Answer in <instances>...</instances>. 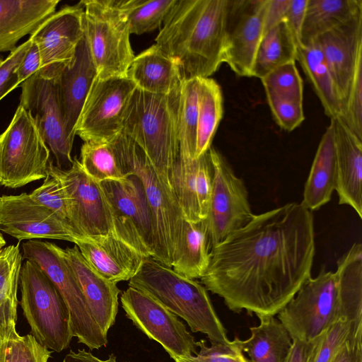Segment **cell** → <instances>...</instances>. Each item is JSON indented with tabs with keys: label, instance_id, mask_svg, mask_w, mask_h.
<instances>
[{
	"label": "cell",
	"instance_id": "1",
	"mask_svg": "<svg viewBox=\"0 0 362 362\" xmlns=\"http://www.w3.org/2000/svg\"><path fill=\"white\" fill-rule=\"evenodd\" d=\"M315 254L312 211L288 203L255 214L213 247L201 282L233 312L275 316L311 277Z\"/></svg>",
	"mask_w": 362,
	"mask_h": 362
},
{
	"label": "cell",
	"instance_id": "2",
	"mask_svg": "<svg viewBox=\"0 0 362 362\" xmlns=\"http://www.w3.org/2000/svg\"><path fill=\"white\" fill-rule=\"evenodd\" d=\"M228 0H175L156 44L184 78H208L223 63Z\"/></svg>",
	"mask_w": 362,
	"mask_h": 362
},
{
	"label": "cell",
	"instance_id": "3",
	"mask_svg": "<svg viewBox=\"0 0 362 362\" xmlns=\"http://www.w3.org/2000/svg\"><path fill=\"white\" fill-rule=\"evenodd\" d=\"M180 88L166 95L136 88L126 108L121 131L144 150L171 190L170 172L180 156Z\"/></svg>",
	"mask_w": 362,
	"mask_h": 362
},
{
	"label": "cell",
	"instance_id": "4",
	"mask_svg": "<svg viewBox=\"0 0 362 362\" xmlns=\"http://www.w3.org/2000/svg\"><path fill=\"white\" fill-rule=\"evenodd\" d=\"M129 286L146 293L182 318L192 332L206 334L211 344L230 341L207 290L197 281L183 276L148 257L129 281Z\"/></svg>",
	"mask_w": 362,
	"mask_h": 362
},
{
	"label": "cell",
	"instance_id": "5",
	"mask_svg": "<svg viewBox=\"0 0 362 362\" xmlns=\"http://www.w3.org/2000/svg\"><path fill=\"white\" fill-rule=\"evenodd\" d=\"M109 144L123 174L137 176L144 185L153 221L151 257L172 268L184 219L173 191L163 182L144 150L129 136L121 132Z\"/></svg>",
	"mask_w": 362,
	"mask_h": 362
},
{
	"label": "cell",
	"instance_id": "6",
	"mask_svg": "<svg viewBox=\"0 0 362 362\" xmlns=\"http://www.w3.org/2000/svg\"><path fill=\"white\" fill-rule=\"evenodd\" d=\"M19 286L21 305L31 334L47 349L61 352L74 337L69 308L59 291L39 265L25 259Z\"/></svg>",
	"mask_w": 362,
	"mask_h": 362
},
{
	"label": "cell",
	"instance_id": "7",
	"mask_svg": "<svg viewBox=\"0 0 362 362\" xmlns=\"http://www.w3.org/2000/svg\"><path fill=\"white\" fill-rule=\"evenodd\" d=\"M343 267L338 259L335 272L324 267L310 277L277 314L292 340L309 341L339 320Z\"/></svg>",
	"mask_w": 362,
	"mask_h": 362
},
{
	"label": "cell",
	"instance_id": "8",
	"mask_svg": "<svg viewBox=\"0 0 362 362\" xmlns=\"http://www.w3.org/2000/svg\"><path fill=\"white\" fill-rule=\"evenodd\" d=\"M84 37L98 78L127 76L134 58L127 19L117 0H83Z\"/></svg>",
	"mask_w": 362,
	"mask_h": 362
},
{
	"label": "cell",
	"instance_id": "9",
	"mask_svg": "<svg viewBox=\"0 0 362 362\" xmlns=\"http://www.w3.org/2000/svg\"><path fill=\"white\" fill-rule=\"evenodd\" d=\"M23 259L37 263L55 285L70 313L74 337L89 349H99L107 344L105 336L93 319L71 268L64 250L54 243L29 240L22 245Z\"/></svg>",
	"mask_w": 362,
	"mask_h": 362
},
{
	"label": "cell",
	"instance_id": "10",
	"mask_svg": "<svg viewBox=\"0 0 362 362\" xmlns=\"http://www.w3.org/2000/svg\"><path fill=\"white\" fill-rule=\"evenodd\" d=\"M0 135L1 185L18 188L46 177L50 151L27 110L19 105Z\"/></svg>",
	"mask_w": 362,
	"mask_h": 362
},
{
	"label": "cell",
	"instance_id": "11",
	"mask_svg": "<svg viewBox=\"0 0 362 362\" xmlns=\"http://www.w3.org/2000/svg\"><path fill=\"white\" fill-rule=\"evenodd\" d=\"M62 71L40 69L21 87L20 105L34 118L39 130L53 153L57 166H71L74 141L68 136L59 86Z\"/></svg>",
	"mask_w": 362,
	"mask_h": 362
},
{
	"label": "cell",
	"instance_id": "12",
	"mask_svg": "<svg viewBox=\"0 0 362 362\" xmlns=\"http://www.w3.org/2000/svg\"><path fill=\"white\" fill-rule=\"evenodd\" d=\"M110 211L114 233L145 257L153 253L151 212L144 185L134 175L99 182Z\"/></svg>",
	"mask_w": 362,
	"mask_h": 362
},
{
	"label": "cell",
	"instance_id": "13",
	"mask_svg": "<svg viewBox=\"0 0 362 362\" xmlns=\"http://www.w3.org/2000/svg\"><path fill=\"white\" fill-rule=\"evenodd\" d=\"M47 173L62 183L69 204V219L83 238L114 235V226L100 183L88 176L77 158L68 169H61L49 161Z\"/></svg>",
	"mask_w": 362,
	"mask_h": 362
},
{
	"label": "cell",
	"instance_id": "14",
	"mask_svg": "<svg viewBox=\"0 0 362 362\" xmlns=\"http://www.w3.org/2000/svg\"><path fill=\"white\" fill-rule=\"evenodd\" d=\"M136 88L128 76L97 77L80 113L75 134L84 142L110 143L122 131L124 112Z\"/></svg>",
	"mask_w": 362,
	"mask_h": 362
},
{
	"label": "cell",
	"instance_id": "15",
	"mask_svg": "<svg viewBox=\"0 0 362 362\" xmlns=\"http://www.w3.org/2000/svg\"><path fill=\"white\" fill-rule=\"evenodd\" d=\"M213 167L206 223L211 248L229 234L245 226L254 216L243 181L237 177L222 154L209 149Z\"/></svg>",
	"mask_w": 362,
	"mask_h": 362
},
{
	"label": "cell",
	"instance_id": "16",
	"mask_svg": "<svg viewBox=\"0 0 362 362\" xmlns=\"http://www.w3.org/2000/svg\"><path fill=\"white\" fill-rule=\"evenodd\" d=\"M120 300L126 316L149 339L158 342L173 360L197 354L198 341L194 337L158 300L129 286Z\"/></svg>",
	"mask_w": 362,
	"mask_h": 362
},
{
	"label": "cell",
	"instance_id": "17",
	"mask_svg": "<svg viewBox=\"0 0 362 362\" xmlns=\"http://www.w3.org/2000/svg\"><path fill=\"white\" fill-rule=\"evenodd\" d=\"M0 230L18 241L47 238L76 244L85 239L70 223L25 192L0 197Z\"/></svg>",
	"mask_w": 362,
	"mask_h": 362
},
{
	"label": "cell",
	"instance_id": "18",
	"mask_svg": "<svg viewBox=\"0 0 362 362\" xmlns=\"http://www.w3.org/2000/svg\"><path fill=\"white\" fill-rule=\"evenodd\" d=\"M267 0H228L223 62L240 76L252 77V68L264 34Z\"/></svg>",
	"mask_w": 362,
	"mask_h": 362
},
{
	"label": "cell",
	"instance_id": "19",
	"mask_svg": "<svg viewBox=\"0 0 362 362\" xmlns=\"http://www.w3.org/2000/svg\"><path fill=\"white\" fill-rule=\"evenodd\" d=\"M84 35V6L81 1L66 6L46 18L30 35L37 46L40 69L68 65Z\"/></svg>",
	"mask_w": 362,
	"mask_h": 362
},
{
	"label": "cell",
	"instance_id": "20",
	"mask_svg": "<svg viewBox=\"0 0 362 362\" xmlns=\"http://www.w3.org/2000/svg\"><path fill=\"white\" fill-rule=\"evenodd\" d=\"M341 105V114L357 64L362 59V13L317 37Z\"/></svg>",
	"mask_w": 362,
	"mask_h": 362
},
{
	"label": "cell",
	"instance_id": "21",
	"mask_svg": "<svg viewBox=\"0 0 362 362\" xmlns=\"http://www.w3.org/2000/svg\"><path fill=\"white\" fill-rule=\"evenodd\" d=\"M212 177L209 151L195 159L179 156L170 172V180L185 219L192 222L206 219Z\"/></svg>",
	"mask_w": 362,
	"mask_h": 362
},
{
	"label": "cell",
	"instance_id": "22",
	"mask_svg": "<svg viewBox=\"0 0 362 362\" xmlns=\"http://www.w3.org/2000/svg\"><path fill=\"white\" fill-rule=\"evenodd\" d=\"M74 245L94 270L116 284L134 277L146 258L114 235L87 238Z\"/></svg>",
	"mask_w": 362,
	"mask_h": 362
},
{
	"label": "cell",
	"instance_id": "23",
	"mask_svg": "<svg viewBox=\"0 0 362 362\" xmlns=\"http://www.w3.org/2000/svg\"><path fill=\"white\" fill-rule=\"evenodd\" d=\"M64 252L93 319L107 336L115 322L121 291L116 283L103 278L87 263L76 245Z\"/></svg>",
	"mask_w": 362,
	"mask_h": 362
},
{
	"label": "cell",
	"instance_id": "24",
	"mask_svg": "<svg viewBox=\"0 0 362 362\" xmlns=\"http://www.w3.org/2000/svg\"><path fill=\"white\" fill-rule=\"evenodd\" d=\"M330 122L337 153L335 190L339 204L351 206L362 218V140L347 127L340 117L332 118Z\"/></svg>",
	"mask_w": 362,
	"mask_h": 362
},
{
	"label": "cell",
	"instance_id": "25",
	"mask_svg": "<svg viewBox=\"0 0 362 362\" xmlns=\"http://www.w3.org/2000/svg\"><path fill=\"white\" fill-rule=\"evenodd\" d=\"M97 76L96 68L83 35L77 46L73 60L62 68L59 76L65 129L68 136L73 141L78 119Z\"/></svg>",
	"mask_w": 362,
	"mask_h": 362
},
{
	"label": "cell",
	"instance_id": "26",
	"mask_svg": "<svg viewBox=\"0 0 362 362\" xmlns=\"http://www.w3.org/2000/svg\"><path fill=\"white\" fill-rule=\"evenodd\" d=\"M59 0H0V52H12L56 11Z\"/></svg>",
	"mask_w": 362,
	"mask_h": 362
},
{
	"label": "cell",
	"instance_id": "27",
	"mask_svg": "<svg viewBox=\"0 0 362 362\" xmlns=\"http://www.w3.org/2000/svg\"><path fill=\"white\" fill-rule=\"evenodd\" d=\"M127 76L136 88L163 95L178 89L184 78L177 60L170 57L156 44L134 57Z\"/></svg>",
	"mask_w": 362,
	"mask_h": 362
},
{
	"label": "cell",
	"instance_id": "28",
	"mask_svg": "<svg viewBox=\"0 0 362 362\" xmlns=\"http://www.w3.org/2000/svg\"><path fill=\"white\" fill-rule=\"evenodd\" d=\"M337 153L332 124L322 135L305 184L301 204L310 211L329 202L335 190Z\"/></svg>",
	"mask_w": 362,
	"mask_h": 362
},
{
	"label": "cell",
	"instance_id": "29",
	"mask_svg": "<svg viewBox=\"0 0 362 362\" xmlns=\"http://www.w3.org/2000/svg\"><path fill=\"white\" fill-rule=\"evenodd\" d=\"M211 249L206 220L192 222L184 218L172 269L187 278L200 279L208 267Z\"/></svg>",
	"mask_w": 362,
	"mask_h": 362
},
{
	"label": "cell",
	"instance_id": "30",
	"mask_svg": "<svg viewBox=\"0 0 362 362\" xmlns=\"http://www.w3.org/2000/svg\"><path fill=\"white\" fill-rule=\"evenodd\" d=\"M18 299L0 306V362H47L51 351L31 334L16 329Z\"/></svg>",
	"mask_w": 362,
	"mask_h": 362
},
{
	"label": "cell",
	"instance_id": "31",
	"mask_svg": "<svg viewBox=\"0 0 362 362\" xmlns=\"http://www.w3.org/2000/svg\"><path fill=\"white\" fill-rule=\"evenodd\" d=\"M259 320L257 326L250 327V337L240 339L243 351L250 362H284L293 342L288 332L274 316Z\"/></svg>",
	"mask_w": 362,
	"mask_h": 362
},
{
	"label": "cell",
	"instance_id": "32",
	"mask_svg": "<svg viewBox=\"0 0 362 362\" xmlns=\"http://www.w3.org/2000/svg\"><path fill=\"white\" fill-rule=\"evenodd\" d=\"M362 13V0H308L301 31V45Z\"/></svg>",
	"mask_w": 362,
	"mask_h": 362
},
{
	"label": "cell",
	"instance_id": "33",
	"mask_svg": "<svg viewBox=\"0 0 362 362\" xmlns=\"http://www.w3.org/2000/svg\"><path fill=\"white\" fill-rule=\"evenodd\" d=\"M296 61L300 63L312 84L325 115L330 119L340 117V100L332 76L319 47L315 43L299 46L297 48Z\"/></svg>",
	"mask_w": 362,
	"mask_h": 362
},
{
	"label": "cell",
	"instance_id": "34",
	"mask_svg": "<svg viewBox=\"0 0 362 362\" xmlns=\"http://www.w3.org/2000/svg\"><path fill=\"white\" fill-rule=\"evenodd\" d=\"M297 45L284 21L264 33L255 57L252 76L262 78L276 68L296 61Z\"/></svg>",
	"mask_w": 362,
	"mask_h": 362
},
{
	"label": "cell",
	"instance_id": "35",
	"mask_svg": "<svg viewBox=\"0 0 362 362\" xmlns=\"http://www.w3.org/2000/svg\"><path fill=\"white\" fill-rule=\"evenodd\" d=\"M223 116L221 87L212 78H199L198 117L194 159L209 151Z\"/></svg>",
	"mask_w": 362,
	"mask_h": 362
},
{
	"label": "cell",
	"instance_id": "36",
	"mask_svg": "<svg viewBox=\"0 0 362 362\" xmlns=\"http://www.w3.org/2000/svg\"><path fill=\"white\" fill-rule=\"evenodd\" d=\"M199 78H183L179 110L180 156L194 159L198 117Z\"/></svg>",
	"mask_w": 362,
	"mask_h": 362
},
{
	"label": "cell",
	"instance_id": "37",
	"mask_svg": "<svg viewBox=\"0 0 362 362\" xmlns=\"http://www.w3.org/2000/svg\"><path fill=\"white\" fill-rule=\"evenodd\" d=\"M175 0H119V8L125 15L130 34L141 35L159 28Z\"/></svg>",
	"mask_w": 362,
	"mask_h": 362
},
{
	"label": "cell",
	"instance_id": "38",
	"mask_svg": "<svg viewBox=\"0 0 362 362\" xmlns=\"http://www.w3.org/2000/svg\"><path fill=\"white\" fill-rule=\"evenodd\" d=\"M79 161L86 174L98 182L126 177L109 143L84 142Z\"/></svg>",
	"mask_w": 362,
	"mask_h": 362
},
{
	"label": "cell",
	"instance_id": "39",
	"mask_svg": "<svg viewBox=\"0 0 362 362\" xmlns=\"http://www.w3.org/2000/svg\"><path fill=\"white\" fill-rule=\"evenodd\" d=\"M362 339V330H357L349 322L337 320L319 337L311 362H329L349 339Z\"/></svg>",
	"mask_w": 362,
	"mask_h": 362
},
{
	"label": "cell",
	"instance_id": "40",
	"mask_svg": "<svg viewBox=\"0 0 362 362\" xmlns=\"http://www.w3.org/2000/svg\"><path fill=\"white\" fill-rule=\"evenodd\" d=\"M23 256L19 244L0 250V306L17 298Z\"/></svg>",
	"mask_w": 362,
	"mask_h": 362
},
{
	"label": "cell",
	"instance_id": "41",
	"mask_svg": "<svg viewBox=\"0 0 362 362\" xmlns=\"http://www.w3.org/2000/svg\"><path fill=\"white\" fill-rule=\"evenodd\" d=\"M265 91L303 101V84L296 62L284 64L261 78Z\"/></svg>",
	"mask_w": 362,
	"mask_h": 362
},
{
	"label": "cell",
	"instance_id": "42",
	"mask_svg": "<svg viewBox=\"0 0 362 362\" xmlns=\"http://www.w3.org/2000/svg\"><path fill=\"white\" fill-rule=\"evenodd\" d=\"M197 354L187 358H176L175 362H250L242 350L240 338L235 336L227 344H211L204 339L198 341Z\"/></svg>",
	"mask_w": 362,
	"mask_h": 362
},
{
	"label": "cell",
	"instance_id": "43",
	"mask_svg": "<svg viewBox=\"0 0 362 362\" xmlns=\"http://www.w3.org/2000/svg\"><path fill=\"white\" fill-rule=\"evenodd\" d=\"M30 194L37 202L70 223L68 199L61 182L56 177L47 173L42 185Z\"/></svg>",
	"mask_w": 362,
	"mask_h": 362
},
{
	"label": "cell",
	"instance_id": "44",
	"mask_svg": "<svg viewBox=\"0 0 362 362\" xmlns=\"http://www.w3.org/2000/svg\"><path fill=\"white\" fill-rule=\"evenodd\" d=\"M268 104L278 125L291 132L304 120L303 101L270 91H265Z\"/></svg>",
	"mask_w": 362,
	"mask_h": 362
},
{
	"label": "cell",
	"instance_id": "45",
	"mask_svg": "<svg viewBox=\"0 0 362 362\" xmlns=\"http://www.w3.org/2000/svg\"><path fill=\"white\" fill-rule=\"evenodd\" d=\"M340 117L362 140V59L357 64Z\"/></svg>",
	"mask_w": 362,
	"mask_h": 362
},
{
	"label": "cell",
	"instance_id": "46",
	"mask_svg": "<svg viewBox=\"0 0 362 362\" xmlns=\"http://www.w3.org/2000/svg\"><path fill=\"white\" fill-rule=\"evenodd\" d=\"M308 0H291L284 21L298 47L301 45V31Z\"/></svg>",
	"mask_w": 362,
	"mask_h": 362
},
{
	"label": "cell",
	"instance_id": "47",
	"mask_svg": "<svg viewBox=\"0 0 362 362\" xmlns=\"http://www.w3.org/2000/svg\"><path fill=\"white\" fill-rule=\"evenodd\" d=\"M31 44L29 38L10 52L4 59L0 56V88L4 86L16 74V71Z\"/></svg>",
	"mask_w": 362,
	"mask_h": 362
},
{
	"label": "cell",
	"instance_id": "48",
	"mask_svg": "<svg viewBox=\"0 0 362 362\" xmlns=\"http://www.w3.org/2000/svg\"><path fill=\"white\" fill-rule=\"evenodd\" d=\"M40 66L41 60L38 47L31 40V44L16 71V78L19 84L21 85L38 71L40 69Z\"/></svg>",
	"mask_w": 362,
	"mask_h": 362
},
{
	"label": "cell",
	"instance_id": "49",
	"mask_svg": "<svg viewBox=\"0 0 362 362\" xmlns=\"http://www.w3.org/2000/svg\"><path fill=\"white\" fill-rule=\"evenodd\" d=\"M290 2L291 0H267L264 18V34L284 20Z\"/></svg>",
	"mask_w": 362,
	"mask_h": 362
},
{
	"label": "cell",
	"instance_id": "50",
	"mask_svg": "<svg viewBox=\"0 0 362 362\" xmlns=\"http://www.w3.org/2000/svg\"><path fill=\"white\" fill-rule=\"evenodd\" d=\"M318 337L309 341L293 339L284 362H311Z\"/></svg>",
	"mask_w": 362,
	"mask_h": 362
},
{
	"label": "cell",
	"instance_id": "51",
	"mask_svg": "<svg viewBox=\"0 0 362 362\" xmlns=\"http://www.w3.org/2000/svg\"><path fill=\"white\" fill-rule=\"evenodd\" d=\"M329 362H362V339L347 340Z\"/></svg>",
	"mask_w": 362,
	"mask_h": 362
},
{
	"label": "cell",
	"instance_id": "52",
	"mask_svg": "<svg viewBox=\"0 0 362 362\" xmlns=\"http://www.w3.org/2000/svg\"><path fill=\"white\" fill-rule=\"evenodd\" d=\"M63 362H119L114 354L109 355L107 359H101L94 356L86 349H78L77 351L71 350L64 358Z\"/></svg>",
	"mask_w": 362,
	"mask_h": 362
},
{
	"label": "cell",
	"instance_id": "53",
	"mask_svg": "<svg viewBox=\"0 0 362 362\" xmlns=\"http://www.w3.org/2000/svg\"><path fill=\"white\" fill-rule=\"evenodd\" d=\"M18 86H20V84L15 74V75L4 86L0 88V100Z\"/></svg>",
	"mask_w": 362,
	"mask_h": 362
},
{
	"label": "cell",
	"instance_id": "54",
	"mask_svg": "<svg viewBox=\"0 0 362 362\" xmlns=\"http://www.w3.org/2000/svg\"><path fill=\"white\" fill-rule=\"evenodd\" d=\"M6 243V240H4L2 234L0 233V250L5 247Z\"/></svg>",
	"mask_w": 362,
	"mask_h": 362
},
{
	"label": "cell",
	"instance_id": "55",
	"mask_svg": "<svg viewBox=\"0 0 362 362\" xmlns=\"http://www.w3.org/2000/svg\"><path fill=\"white\" fill-rule=\"evenodd\" d=\"M0 139H1V135H0Z\"/></svg>",
	"mask_w": 362,
	"mask_h": 362
}]
</instances>
